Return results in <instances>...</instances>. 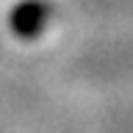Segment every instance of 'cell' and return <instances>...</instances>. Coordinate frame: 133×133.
Listing matches in <instances>:
<instances>
[{
  "instance_id": "1",
  "label": "cell",
  "mask_w": 133,
  "mask_h": 133,
  "mask_svg": "<svg viewBox=\"0 0 133 133\" xmlns=\"http://www.w3.org/2000/svg\"><path fill=\"white\" fill-rule=\"evenodd\" d=\"M50 3L47 0H22L11 8V17H8V28L14 36L19 39H36L44 28H47L50 19Z\"/></svg>"
}]
</instances>
